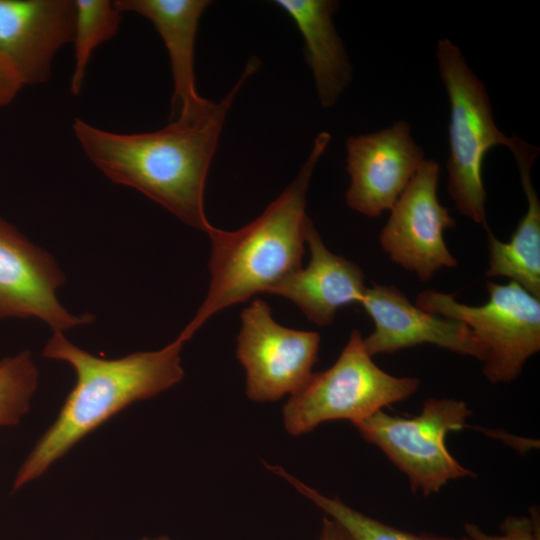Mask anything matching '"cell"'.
Returning a JSON list of instances; mask_svg holds the SVG:
<instances>
[{
	"label": "cell",
	"instance_id": "cell-7",
	"mask_svg": "<svg viewBox=\"0 0 540 540\" xmlns=\"http://www.w3.org/2000/svg\"><path fill=\"white\" fill-rule=\"evenodd\" d=\"M472 414L462 400L429 398L413 418L389 415L379 410L356 422L362 438L377 446L409 480L414 493H437L451 480L473 477L448 451L450 432L466 427Z\"/></svg>",
	"mask_w": 540,
	"mask_h": 540
},
{
	"label": "cell",
	"instance_id": "cell-6",
	"mask_svg": "<svg viewBox=\"0 0 540 540\" xmlns=\"http://www.w3.org/2000/svg\"><path fill=\"white\" fill-rule=\"evenodd\" d=\"M488 300L480 306L463 304L434 289L422 291L416 306L467 325L486 351L483 374L492 384L516 379L525 362L540 350V298L514 281H487Z\"/></svg>",
	"mask_w": 540,
	"mask_h": 540
},
{
	"label": "cell",
	"instance_id": "cell-2",
	"mask_svg": "<svg viewBox=\"0 0 540 540\" xmlns=\"http://www.w3.org/2000/svg\"><path fill=\"white\" fill-rule=\"evenodd\" d=\"M189 339L181 332L160 350L104 359L75 346L62 332H54L43 355L69 363L76 382L57 419L20 467L13 489L39 477L73 445L130 404L179 383L184 377L180 352Z\"/></svg>",
	"mask_w": 540,
	"mask_h": 540
},
{
	"label": "cell",
	"instance_id": "cell-23",
	"mask_svg": "<svg viewBox=\"0 0 540 540\" xmlns=\"http://www.w3.org/2000/svg\"><path fill=\"white\" fill-rule=\"evenodd\" d=\"M319 540H352L343 528L329 517L323 519Z\"/></svg>",
	"mask_w": 540,
	"mask_h": 540
},
{
	"label": "cell",
	"instance_id": "cell-21",
	"mask_svg": "<svg viewBox=\"0 0 540 540\" xmlns=\"http://www.w3.org/2000/svg\"><path fill=\"white\" fill-rule=\"evenodd\" d=\"M500 535H488L472 523L465 525L471 540H539L535 521L527 516H509L500 525Z\"/></svg>",
	"mask_w": 540,
	"mask_h": 540
},
{
	"label": "cell",
	"instance_id": "cell-24",
	"mask_svg": "<svg viewBox=\"0 0 540 540\" xmlns=\"http://www.w3.org/2000/svg\"><path fill=\"white\" fill-rule=\"evenodd\" d=\"M140 540H170L167 536H160L158 538L149 539V538H142Z\"/></svg>",
	"mask_w": 540,
	"mask_h": 540
},
{
	"label": "cell",
	"instance_id": "cell-4",
	"mask_svg": "<svg viewBox=\"0 0 540 540\" xmlns=\"http://www.w3.org/2000/svg\"><path fill=\"white\" fill-rule=\"evenodd\" d=\"M436 57L450 103L447 191L459 213L486 231L484 158L495 146L509 147L511 137L498 129L486 88L460 49L442 38Z\"/></svg>",
	"mask_w": 540,
	"mask_h": 540
},
{
	"label": "cell",
	"instance_id": "cell-8",
	"mask_svg": "<svg viewBox=\"0 0 540 540\" xmlns=\"http://www.w3.org/2000/svg\"><path fill=\"white\" fill-rule=\"evenodd\" d=\"M320 335L278 324L270 306L254 299L241 313L236 355L246 372V395L276 401L299 391L317 361Z\"/></svg>",
	"mask_w": 540,
	"mask_h": 540
},
{
	"label": "cell",
	"instance_id": "cell-22",
	"mask_svg": "<svg viewBox=\"0 0 540 540\" xmlns=\"http://www.w3.org/2000/svg\"><path fill=\"white\" fill-rule=\"evenodd\" d=\"M23 86L0 59V106L10 104Z\"/></svg>",
	"mask_w": 540,
	"mask_h": 540
},
{
	"label": "cell",
	"instance_id": "cell-9",
	"mask_svg": "<svg viewBox=\"0 0 540 540\" xmlns=\"http://www.w3.org/2000/svg\"><path fill=\"white\" fill-rule=\"evenodd\" d=\"M439 165L425 159L392 209L379 241L389 259L428 281L444 267L457 266L444 240L455 226L437 197Z\"/></svg>",
	"mask_w": 540,
	"mask_h": 540
},
{
	"label": "cell",
	"instance_id": "cell-12",
	"mask_svg": "<svg viewBox=\"0 0 540 540\" xmlns=\"http://www.w3.org/2000/svg\"><path fill=\"white\" fill-rule=\"evenodd\" d=\"M74 16V0H0V59L23 87L48 81Z\"/></svg>",
	"mask_w": 540,
	"mask_h": 540
},
{
	"label": "cell",
	"instance_id": "cell-11",
	"mask_svg": "<svg viewBox=\"0 0 540 540\" xmlns=\"http://www.w3.org/2000/svg\"><path fill=\"white\" fill-rule=\"evenodd\" d=\"M346 150V204L370 218L392 209L425 161L409 123L402 120L378 132L349 137Z\"/></svg>",
	"mask_w": 540,
	"mask_h": 540
},
{
	"label": "cell",
	"instance_id": "cell-20",
	"mask_svg": "<svg viewBox=\"0 0 540 540\" xmlns=\"http://www.w3.org/2000/svg\"><path fill=\"white\" fill-rule=\"evenodd\" d=\"M38 384V371L27 350L0 361V426L19 423Z\"/></svg>",
	"mask_w": 540,
	"mask_h": 540
},
{
	"label": "cell",
	"instance_id": "cell-17",
	"mask_svg": "<svg viewBox=\"0 0 540 540\" xmlns=\"http://www.w3.org/2000/svg\"><path fill=\"white\" fill-rule=\"evenodd\" d=\"M274 3L292 18L304 39L305 57L321 107H332L351 79V65L332 22L338 2L276 0Z\"/></svg>",
	"mask_w": 540,
	"mask_h": 540
},
{
	"label": "cell",
	"instance_id": "cell-10",
	"mask_svg": "<svg viewBox=\"0 0 540 540\" xmlns=\"http://www.w3.org/2000/svg\"><path fill=\"white\" fill-rule=\"evenodd\" d=\"M64 282L53 256L0 217V319L37 318L54 332L90 324L92 314L73 315L60 304Z\"/></svg>",
	"mask_w": 540,
	"mask_h": 540
},
{
	"label": "cell",
	"instance_id": "cell-1",
	"mask_svg": "<svg viewBox=\"0 0 540 540\" xmlns=\"http://www.w3.org/2000/svg\"><path fill=\"white\" fill-rule=\"evenodd\" d=\"M259 66L248 61L232 90L209 118L194 124L170 122L145 133L121 134L75 118L72 129L90 161L112 182L134 188L182 222L207 233L204 208L208 171L224 120L244 81Z\"/></svg>",
	"mask_w": 540,
	"mask_h": 540
},
{
	"label": "cell",
	"instance_id": "cell-5",
	"mask_svg": "<svg viewBox=\"0 0 540 540\" xmlns=\"http://www.w3.org/2000/svg\"><path fill=\"white\" fill-rule=\"evenodd\" d=\"M416 377H397L379 368L353 329L336 362L311 375L283 407L286 431L299 436L331 420L362 421L383 407L403 401L419 388Z\"/></svg>",
	"mask_w": 540,
	"mask_h": 540
},
{
	"label": "cell",
	"instance_id": "cell-18",
	"mask_svg": "<svg viewBox=\"0 0 540 540\" xmlns=\"http://www.w3.org/2000/svg\"><path fill=\"white\" fill-rule=\"evenodd\" d=\"M265 467L285 479L300 494L312 501L329 518L338 523L352 540H471L467 536L455 538L425 533L413 534L397 529L351 508L337 496L323 495L278 465L265 463Z\"/></svg>",
	"mask_w": 540,
	"mask_h": 540
},
{
	"label": "cell",
	"instance_id": "cell-15",
	"mask_svg": "<svg viewBox=\"0 0 540 540\" xmlns=\"http://www.w3.org/2000/svg\"><path fill=\"white\" fill-rule=\"evenodd\" d=\"M305 242L310 260L269 294L289 299L319 326L330 325L339 309L360 304L366 286L362 269L343 256L332 253L322 241L310 218L307 219Z\"/></svg>",
	"mask_w": 540,
	"mask_h": 540
},
{
	"label": "cell",
	"instance_id": "cell-3",
	"mask_svg": "<svg viewBox=\"0 0 540 540\" xmlns=\"http://www.w3.org/2000/svg\"><path fill=\"white\" fill-rule=\"evenodd\" d=\"M321 132L295 179L253 221L235 231L214 226L206 298L182 330L190 338L214 314L257 293L271 290L301 268L304 253L306 194L315 166L330 142Z\"/></svg>",
	"mask_w": 540,
	"mask_h": 540
},
{
	"label": "cell",
	"instance_id": "cell-14",
	"mask_svg": "<svg viewBox=\"0 0 540 540\" xmlns=\"http://www.w3.org/2000/svg\"><path fill=\"white\" fill-rule=\"evenodd\" d=\"M208 0H116L120 13L133 12L148 19L169 54L173 79L170 121L182 125L201 122L219 103L201 97L196 89L194 46L198 24Z\"/></svg>",
	"mask_w": 540,
	"mask_h": 540
},
{
	"label": "cell",
	"instance_id": "cell-13",
	"mask_svg": "<svg viewBox=\"0 0 540 540\" xmlns=\"http://www.w3.org/2000/svg\"><path fill=\"white\" fill-rule=\"evenodd\" d=\"M360 305L374 322V331L363 338L371 357L428 343L485 360V349L467 325L422 310L393 285L373 283Z\"/></svg>",
	"mask_w": 540,
	"mask_h": 540
},
{
	"label": "cell",
	"instance_id": "cell-16",
	"mask_svg": "<svg viewBox=\"0 0 540 540\" xmlns=\"http://www.w3.org/2000/svg\"><path fill=\"white\" fill-rule=\"evenodd\" d=\"M517 163L527 210L508 242L486 230L487 277L504 276L540 298V201L531 179V168L539 148L513 135L508 148Z\"/></svg>",
	"mask_w": 540,
	"mask_h": 540
},
{
	"label": "cell",
	"instance_id": "cell-19",
	"mask_svg": "<svg viewBox=\"0 0 540 540\" xmlns=\"http://www.w3.org/2000/svg\"><path fill=\"white\" fill-rule=\"evenodd\" d=\"M75 16L72 42L74 69L70 92L78 95L82 90L86 70L94 50L115 37L120 28L121 13L114 1L74 0Z\"/></svg>",
	"mask_w": 540,
	"mask_h": 540
}]
</instances>
